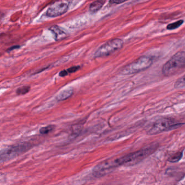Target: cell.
Wrapping results in <instances>:
<instances>
[{"instance_id": "cell-2", "label": "cell", "mask_w": 185, "mask_h": 185, "mask_svg": "<svg viewBox=\"0 0 185 185\" xmlns=\"http://www.w3.org/2000/svg\"><path fill=\"white\" fill-rule=\"evenodd\" d=\"M185 67V52H178L164 63L162 72L164 76L169 77L177 73Z\"/></svg>"}, {"instance_id": "cell-14", "label": "cell", "mask_w": 185, "mask_h": 185, "mask_svg": "<svg viewBox=\"0 0 185 185\" xmlns=\"http://www.w3.org/2000/svg\"><path fill=\"white\" fill-rule=\"evenodd\" d=\"M183 22L184 21L183 20H178V21L174 22L172 23V24H169L167 26V29L169 30V31L177 29L183 24Z\"/></svg>"}, {"instance_id": "cell-8", "label": "cell", "mask_w": 185, "mask_h": 185, "mask_svg": "<svg viewBox=\"0 0 185 185\" xmlns=\"http://www.w3.org/2000/svg\"><path fill=\"white\" fill-rule=\"evenodd\" d=\"M115 160H106L105 161L102 162L93 169V175L95 177H102L104 175L108 174L109 172L117 167Z\"/></svg>"}, {"instance_id": "cell-15", "label": "cell", "mask_w": 185, "mask_h": 185, "mask_svg": "<svg viewBox=\"0 0 185 185\" xmlns=\"http://www.w3.org/2000/svg\"><path fill=\"white\" fill-rule=\"evenodd\" d=\"M31 87L29 86H24L19 87L16 90V93L18 95H24L29 92Z\"/></svg>"}, {"instance_id": "cell-11", "label": "cell", "mask_w": 185, "mask_h": 185, "mask_svg": "<svg viewBox=\"0 0 185 185\" xmlns=\"http://www.w3.org/2000/svg\"><path fill=\"white\" fill-rule=\"evenodd\" d=\"M105 2L106 0H96L90 5L89 11L92 13L97 12L103 7Z\"/></svg>"}, {"instance_id": "cell-6", "label": "cell", "mask_w": 185, "mask_h": 185, "mask_svg": "<svg viewBox=\"0 0 185 185\" xmlns=\"http://www.w3.org/2000/svg\"><path fill=\"white\" fill-rule=\"evenodd\" d=\"M179 123H177L172 119L162 118L157 120L154 123L153 125L148 132V135H154L158 134L164 131H167L169 130L175 128L177 126L180 125Z\"/></svg>"}, {"instance_id": "cell-3", "label": "cell", "mask_w": 185, "mask_h": 185, "mask_svg": "<svg viewBox=\"0 0 185 185\" xmlns=\"http://www.w3.org/2000/svg\"><path fill=\"white\" fill-rule=\"evenodd\" d=\"M153 63V60L150 57H141L136 60L124 67L121 73L124 75L135 74L149 68Z\"/></svg>"}, {"instance_id": "cell-16", "label": "cell", "mask_w": 185, "mask_h": 185, "mask_svg": "<svg viewBox=\"0 0 185 185\" xmlns=\"http://www.w3.org/2000/svg\"><path fill=\"white\" fill-rule=\"evenodd\" d=\"M183 156V153L182 152H179L175 154L174 155H172L170 156L168 159V161L172 163H174L178 162L180 159H181Z\"/></svg>"}, {"instance_id": "cell-9", "label": "cell", "mask_w": 185, "mask_h": 185, "mask_svg": "<svg viewBox=\"0 0 185 185\" xmlns=\"http://www.w3.org/2000/svg\"><path fill=\"white\" fill-rule=\"evenodd\" d=\"M54 35V38L56 41L61 40L67 37L66 33L58 26H53L49 28Z\"/></svg>"}, {"instance_id": "cell-17", "label": "cell", "mask_w": 185, "mask_h": 185, "mask_svg": "<svg viewBox=\"0 0 185 185\" xmlns=\"http://www.w3.org/2000/svg\"><path fill=\"white\" fill-rule=\"evenodd\" d=\"M54 129V126L50 125L46 127H42L40 129V133L42 135L47 134L49 132H51Z\"/></svg>"}, {"instance_id": "cell-13", "label": "cell", "mask_w": 185, "mask_h": 185, "mask_svg": "<svg viewBox=\"0 0 185 185\" xmlns=\"http://www.w3.org/2000/svg\"><path fill=\"white\" fill-rule=\"evenodd\" d=\"M174 87L177 89L185 88V74L182 77L179 78L175 82L174 84Z\"/></svg>"}, {"instance_id": "cell-18", "label": "cell", "mask_w": 185, "mask_h": 185, "mask_svg": "<svg viewBox=\"0 0 185 185\" xmlns=\"http://www.w3.org/2000/svg\"><path fill=\"white\" fill-rule=\"evenodd\" d=\"M128 0H109V2L111 4H115V5H119L123 3L127 2Z\"/></svg>"}, {"instance_id": "cell-12", "label": "cell", "mask_w": 185, "mask_h": 185, "mask_svg": "<svg viewBox=\"0 0 185 185\" xmlns=\"http://www.w3.org/2000/svg\"><path fill=\"white\" fill-rule=\"evenodd\" d=\"M80 69V66H72L71 67L67 69L66 70H63V71L60 72L59 73V76H60V77H65V76H66L68 75L69 74L76 72L77 71Z\"/></svg>"}, {"instance_id": "cell-4", "label": "cell", "mask_w": 185, "mask_h": 185, "mask_svg": "<svg viewBox=\"0 0 185 185\" xmlns=\"http://www.w3.org/2000/svg\"><path fill=\"white\" fill-rule=\"evenodd\" d=\"M31 148V143L23 142L5 148L2 150L1 152V162L7 161L14 159L28 151Z\"/></svg>"}, {"instance_id": "cell-10", "label": "cell", "mask_w": 185, "mask_h": 185, "mask_svg": "<svg viewBox=\"0 0 185 185\" xmlns=\"http://www.w3.org/2000/svg\"><path fill=\"white\" fill-rule=\"evenodd\" d=\"M73 90L72 88L69 87L65 90L61 91L57 96V99L58 101H63L67 99L68 98L71 97L73 95Z\"/></svg>"}, {"instance_id": "cell-5", "label": "cell", "mask_w": 185, "mask_h": 185, "mask_svg": "<svg viewBox=\"0 0 185 185\" xmlns=\"http://www.w3.org/2000/svg\"><path fill=\"white\" fill-rule=\"evenodd\" d=\"M123 46V41L120 39H114L104 44L96 50L95 53V58H102L110 56Z\"/></svg>"}, {"instance_id": "cell-7", "label": "cell", "mask_w": 185, "mask_h": 185, "mask_svg": "<svg viewBox=\"0 0 185 185\" xmlns=\"http://www.w3.org/2000/svg\"><path fill=\"white\" fill-rule=\"evenodd\" d=\"M69 4L64 1L56 3L48 8L46 15L49 18H56L61 16L68 11Z\"/></svg>"}, {"instance_id": "cell-1", "label": "cell", "mask_w": 185, "mask_h": 185, "mask_svg": "<svg viewBox=\"0 0 185 185\" xmlns=\"http://www.w3.org/2000/svg\"><path fill=\"white\" fill-rule=\"evenodd\" d=\"M157 147V145L154 144L140 151L130 154L119 159H116L115 161L118 167L122 165L133 166L149 156L154 151H155Z\"/></svg>"}]
</instances>
